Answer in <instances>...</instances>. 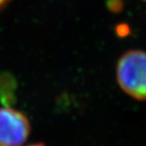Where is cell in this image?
Returning a JSON list of instances; mask_svg holds the SVG:
<instances>
[{"mask_svg": "<svg viewBox=\"0 0 146 146\" xmlns=\"http://www.w3.org/2000/svg\"><path fill=\"white\" fill-rule=\"evenodd\" d=\"M11 0H0V9L3 8L5 5H7Z\"/></svg>", "mask_w": 146, "mask_h": 146, "instance_id": "cell-3", "label": "cell"}, {"mask_svg": "<svg viewBox=\"0 0 146 146\" xmlns=\"http://www.w3.org/2000/svg\"><path fill=\"white\" fill-rule=\"evenodd\" d=\"M30 131V122L24 113L11 108H0V146L21 145Z\"/></svg>", "mask_w": 146, "mask_h": 146, "instance_id": "cell-2", "label": "cell"}, {"mask_svg": "<svg viewBox=\"0 0 146 146\" xmlns=\"http://www.w3.org/2000/svg\"><path fill=\"white\" fill-rule=\"evenodd\" d=\"M116 78L126 94L137 100H146V51L125 52L117 62Z\"/></svg>", "mask_w": 146, "mask_h": 146, "instance_id": "cell-1", "label": "cell"}]
</instances>
